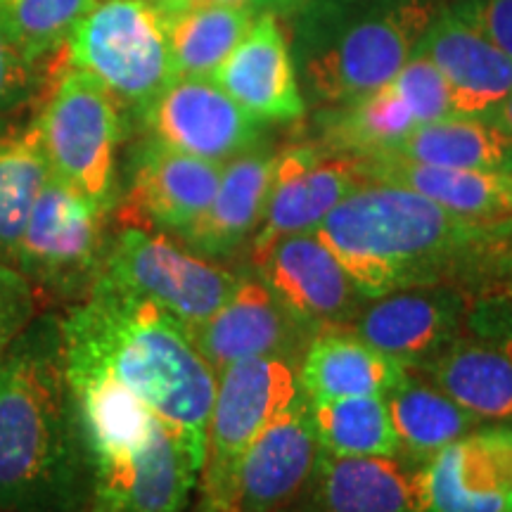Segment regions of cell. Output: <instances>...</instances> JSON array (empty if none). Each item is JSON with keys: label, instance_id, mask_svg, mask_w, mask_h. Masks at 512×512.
<instances>
[{"label": "cell", "instance_id": "1", "mask_svg": "<svg viewBox=\"0 0 512 512\" xmlns=\"http://www.w3.org/2000/svg\"><path fill=\"white\" fill-rule=\"evenodd\" d=\"M366 299L418 285L512 292V219L472 221L418 192L358 185L313 230Z\"/></svg>", "mask_w": 512, "mask_h": 512}, {"label": "cell", "instance_id": "2", "mask_svg": "<svg viewBox=\"0 0 512 512\" xmlns=\"http://www.w3.org/2000/svg\"><path fill=\"white\" fill-rule=\"evenodd\" d=\"M64 370H102L124 384L204 463L216 377L178 320L105 280L60 320Z\"/></svg>", "mask_w": 512, "mask_h": 512}, {"label": "cell", "instance_id": "3", "mask_svg": "<svg viewBox=\"0 0 512 512\" xmlns=\"http://www.w3.org/2000/svg\"><path fill=\"white\" fill-rule=\"evenodd\" d=\"M83 448L60 320L34 318L0 354V512L74 510Z\"/></svg>", "mask_w": 512, "mask_h": 512}, {"label": "cell", "instance_id": "4", "mask_svg": "<svg viewBox=\"0 0 512 512\" xmlns=\"http://www.w3.org/2000/svg\"><path fill=\"white\" fill-rule=\"evenodd\" d=\"M119 107L100 81L64 60L36 117L50 176L102 214L112 207L114 159L121 140Z\"/></svg>", "mask_w": 512, "mask_h": 512}, {"label": "cell", "instance_id": "5", "mask_svg": "<svg viewBox=\"0 0 512 512\" xmlns=\"http://www.w3.org/2000/svg\"><path fill=\"white\" fill-rule=\"evenodd\" d=\"M67 64L100 81L124 107L145 112L176 79L166 15L152 0H100L69 36Z\"/></svg>", "mask_w": 512, "mask_h": 512}, {"label": "cell", "instance_id": "6", "mask_svg": "<svg viewBox=\"0 0 512 512\" xmlns=\"http://www.w3.org/2000/svg\"><path fill=\"white\" fill-rule=\"evenodd\" d=\"M98 278L157 304L188 332L214 316L242 280L171 235L133 226H121L107 245Z\"/></svg>", "mask_w": 512, "mask_h": 512}, {"label": "cell", "instance_id": "7", "mask_svg": "<svg viewBox=\"0 0 512 512\" xmlns=\"http://www.w3.org/2000/svg\"><path fill=\"white\" fill-rule=\"evenodd\" d=\"M318 453L309 401L299 399L238 456L202 467L197 512H287L309 484Z\"/></svg>", "mask_w": 512, "mask_h": 512}, {"label": "cell", "instance_id": "8", "mask_svg": "<svg viewBox=\"0 0 512 512\" xmlns=\"http://www.w3.org/2000/svg\"><path fill=\"white\" fill-rule=\"evenodd\" d=\"M102 219V211L48 178L15 254V266L27 275L38 304H76L93 290L107 249Z\"/></svg>", "mask_w": 512, "mask_h": 512}, {"label": "cell", "instance_id": "9", "mask_svg": "<svg viewBox=\"0 0 512 512\" xmlns=\"http://www.w3.org/2000/svg\"><path fill=\"white\" fill-rule=\"evenodd\" d=\"M432 24V8L406 0L363 19L306 62L311 91L325 102L349 105L387 86L420 48Z\"/></svg>", "mask_w": 512, "mask_h": 512}, {"label": "cell", "instance_id": "10", "mask_svg": "<svg viewBox=\"0 0 512 512\" xmlns=\"http://www.w3.org/2000/svg\"><path fill=\"white\" fill-rule=\"evenodd\" d=\"M475 302L472 294L458 287H401L370 299L368 306L356 311L347 330L413 370L463 335Z\"/></svg>", "mask_w": 512, "mask_h": 512}, {"label": "cell", "instance_id": "11", "mask_svg": "<svg viewBox=\"0 0 512 512\" xmlns=\"http://www.w3.org/2000/svg\"><path fill=\"white\" fill-rule=\"evenodd\" d=\"M256 278L306 328H347L363 297L316 233L285 235L252 249Z\"/></svg>", "mask_w": 512, "mask_h": 512}, {"label": "cell", "instance_id": "12", "mask_svg": "<svg viewBox=\"0 0 512 512\" xmlns=\"http://www.w3.org/2000/svg\"><path fill=\"white\" fill-rule=\"evenodd\" d=\"M143 119L157 143L219 164L247 152L259 138V121L211 76H176Z\"/></svg>", "mask_w": 512, "mask_h": 512}, {"label": "cell", "instance_id": "13", "mask_svg": "<svg viewBox=\"0 0 512 512\" xmlns=\"http://www.w3.org/2000/svg\"><path fill=\"white\" fill-rule=\"evenodd\" d=\"M202 458L155 420L143 444L93 463L95 512H185Z\"/></svg>", "mask_w": 512, "mask_h": 512}, {"label": "cell", "instance_id": "14", "mask_svg": "<svg viewBox=\"0 0 512 512\" xmlns=\"http://www.w3.org/2000/svg\"><path fill=\"white\" fill-rule=\"evenodd\" d=\"M358 185L366 183L356 157L330 150L328 145L306 143L278 152L264 219L256 228L252 249L285 235L313 233Z\"/></svg>", "mask_w": 512, "mask_h": 512}, {"label": "cell", "instance_id": "15", "mask_svg": "<svg viewBox=\"0 0 512 512\" xmlns=\"http://www.w3.org/2000/svg\"><path fill=\"white\" fill-rule=\"evenodd\" d=\"M302 399L297 361L254 356L233 363L216 382L202 467L228 463L275 418Z\"/></svg>", "mask_w": 512, "mask_h": 512}, {"label": "cell", "instance_id": "16", "mask_svg": "<svg viewBox=\"0 0 512 512\" xmlns=\"http://www.w3.org/2000/svg\"><path fill=\"white\" fill-rule=\"evenodd\" d=\"M223 164L150 143L140 152L119 207V226L157 230L183 240L219 190Z\"/></svg>", "mask_w": 512, "mask_h": 512}, {"label": "cell", "instance_id": "17", "mask_svg": "<svg viewBox=\"0 0 512 512\" xmlns=\"http://www.w3.org/2000/svg\"><path fill=\"white\" fill-rule=\"evenodd\" d=\"M425 465L320 451L309 484L287 512H430Z\"/></svg>", "mask_w": 512, "mask_h": 512}, {"label": "cell", "instance_id": "18", "mask_svg": "<svg viewBox=\"0 0 512 512\" xmlns=\"http://www.w3.org/2000/svg\"><path fill=\"white\" fill-rule=\"evenodd\" d=\"M304 328L259 278H242L233 297L209 320L190 330V339L219 377L245 358H290V351H297L304 342Z\"/></svg>", "mask_w": 512, "mask_h": 512}, {"label": "cell", "instance_id": "19", "mask_svg": "<svg viewBox=\"0 0 512 512\" xmlns=\"http://www.w3.org/2000/svg\"><path fill=\"white\" fill-rule=\"evenodd\" d=\"M425 470L430 512H512V430L465 434Z\"/></svg>", "mask_w": 512, "mask_h": 512}, {"label": "cell", "instance_id": "20", "mask_svg": "<svg viewBox=\"0 0 512 512\" xmlns=\"http://www.w3.org/2000/svg\"><path fill=\"white\" fill-rule=\"evenodd\" d=\"M211 79L259 124L292 121L304 114L290 50L271 15L252 24L245 41L223 60Z\"/></svg>", "mask_w": 512, "mask_h": 512}, {"label": "cell", "instance_id": "21", "mask_svg": "<svg viewBox=\"0 0 512 512\" xmlns=\"http://www.w3.org/2000/svg\"><path fill=\"white\" fill-rule=\"evenodd\" d=\"M418 50L444 76L453 117H489L512 93L510 57L458 15L430 24Z\"/></svg>", "mask_w": 512, "mask_h": 512}, {"label": "cell", "instance_id": "22", "mask_svg": "<svg viewBox=\"0 0 512 512\" xmlns=\"http://www.w3.org/2000/svg\"><path fill=\"white\" fill-rule=\"evenodd\" d=\"M363 183L406 188L463 219L496 223L512 219V169H446L396 155L356 157Z\"/></svg>", "mask_w": 512, "mask_h": 512}, {"label": "cell", "instance_id": "23", "mask_svg": "<svg viewBox=\"0 0 512 512\" xmlns=\"http://www.w3.org/2000/svg\"><path fill=\"white\" fill-rule=\"evenodd\" d=\"M408 370L347 328L316 332L299 363V389L311 403L387 396Z\"/></svg>", "mask_w": 512, "mask_h": 512}, {"label": "cell", "instance_id": "24", "mask_svg": "<svg viewBox=\"0 0 512 512\" xmlns=\"http://www.w3.org/2000/svg\"><path fill=\"white\" fill-rule=\"evenodd\" d=\"M273 166V152L249 150L223 164L219 190L202 219L183 238L185 245L207 259L238 252L264 219Z\"/></svg>", "mask_w": 512, "mask_h": 512}, {"label": "cell", "instance_id": "25", "mask_svg": "<svg viewBox=\"0 0 512 512\" xmlns=\"http://www.w3.org/2000/svg\"><path fill=\"white\" fill-rule=\"evenodd\" d=\"M413 370L479 422H512V361L496 344L463 332Z\"/></svg>", "mask_w": 512, "mask_h": 512}, {"label": "cell", "instance_id": "26", "mask_svg": "<svg viewBox=\"0 0 512 512\" xmlns=\"http://www.w3.org/2000/svg\"><path fill=\"white\" fill-rule=\"evenodd\" d=\"M411 162L446 169H512V138L484 117H446L415 126L394 150Z\"/></svg>", "mask_w": 512, "mask_h": 512}, {"label": "cell", "instance_id": "27", "mask_svg": "<svg viewBox=\"0 0 512 512\" xmlns=\"http://www.w3.org/2000/svg\"><path fill=\"white\" fill-rule=\"evenodd\" d=\"M384 399L392 413L401 453L415 463H427L434 453L475 432L479 425L475 415L411 370Z\"/></svg>", "mask_w": 512, "mask_h": 512}, {"label": "cell", "instance_id": "28", "mask_svg": "<svg viewBox=\"0 0 512 512\" xmlns=\"http://www.w3.org/2000/svg\"><path fill=\"white\" fill-rule=\"evenodd\" d=\"M252 24V8L228 5H197L166 15V38L176 76L214 74L245 41Z\"/></svg>", "mask_w": 512, "mask_h": 512}, {"label": "cell", "instance_id": "29", "mask_svg": "<svg viewBox=\"0 0 512 512\" xmlns=\"http://www.w3.org/2000/svg\"><path fill=\"white\" fill-rule=\"evenodd\" d=\"M48 178L36 121L0 131V261L5 264L15 266L19 240Z\"/></svg>", "mask_w": 512, "mask_h": 512}, {"label": "cell", "instance_id": "30", "mask_svg": "<svg viewBox=\"0 0 512 512\" xmlns=\"http://www.w3.org/2000/svg\"><path fill=\"white\" fill-rule=\"evenodd\" d=\"M311 422L320 451L332 456H399L392 413L384 396H349L311 403Z\"/></svg>", "mask_w": 512, "mask_h": 512}, {"label": "cell", "instance_id": "31", "mask_svg": "<svg viewBox=\"0 0 512 512\" xmlns=\"http://www.w3.org/2000/svg\"><path fill=\"white\" fill-rule=\"evenodd\" d=\"M415 126L420 124L413 112L387 83L349 102L342 112L332 114L325 126L323 145L351 157L384 155L394 150Z\"/></svg>", "mask_w": 512, "mask_h": 512}, {"label": "cell", "instance_id": "32", "mask_svg": "<svg viewBox=\"0 0 512 512\" xmlns=\"http://www.w3.org/2000/svg\"><path fill=\"white\" fill-rule=\"evenodd\" d=\"M98 0H0V34L34 67L60 53Z\"/></svg>", "mask_w": 512, "mask_h": 512}, {"label": "cell", "instance_id": "33", "mask_svg": "<svg viewBox=\"0 0 512 512\" xmlns=\"http://www.w3.org/2000/svg\"><path fill=\"white\" fill-rule=\"evenodd\" d=\"M389 86L406 102L418 124L453 117L444 76L422 50H415L411 60L403 64L399 74L389 81Z\"/></svg>", "mask_w": 512, "mask_h": 512}, {"label": "cell", "instance_id": "34", "mask_svg": "<svg viewBox=\"0 0 512 512\" xmlns=\"http://www.w3.org/2000/svg\"><path fill=\"white\" fill-rule=\"evenodd\" d=\"M36 311L38 297L27 275L0 261V354L29 328Z\"/></svg>", "mask_w": 512, "mask_h": 512}, {"label": "cell", "instance_id": "35", "mask_svg": "<svg viewBox=\"0 0 512 512\" xmlns=\"http://www.w3.org/2000/svg\"><path fill=\"white\" fill-rule=\"evenodd\" d=\"M512 292L498 294V297L477 299L467 318L470 335L482 337L486 342L496 344L512 361Z\"/></svg>", "mask_w": 512, "mask_h": 512}, {"label": "cell", "instance_id": "36", "mask_svg": "<svg viewBox=\"0 0 512 512\" xmlns=\"http://www.w3.org/2000/svg\"><path fill=\"white\" fill-rule=\"evenodd\" d=\"M456 15L512 60V0H475Z\"/></svg>", "mask_w": 512, "mask_h": 512}, {"label": "cell", "instance_id": "37", "mask_svg": "<svg viewBox=\"0 0 512 512\" xmlns=\"http://www.w3.org/2000/svg\"><path fill=\"white\" fill-rule=\"evenodd\" d=\"M31 83V64L0 34V112L22 100Z\"/></svg>", "mask_w": 512, "mask_h": 512}, {"label": "cell", "instance_id": "38", "mask_svg": "<svg viewBox=\"0 0 512 512\" xmlns=\"http://www.w3.org/2000/svg\"><path fill=\"white\" fill-rule=\"evenodd\" d=\"M486 119H491L496 126H501L503 131L512 138V93Z\"/></svg>", "mask_w": 512, "mask_h": 512}, {"label": "cell", "instance_id": "39", "mask_svg": "<svg viewBox=\"0 0 512 512\" xmlns=\"http://www.w3.org/2000/svg\"><path fill=\"white\" fill-rule=\"evenodd\" d=\"M164 15H174V12H183L190 8H197V5H204V0H152Z\"/></svg>", "mask_w": 512, "mask_h": 512}, {"label": "cell", "instance_id": "40", "mask_svg": "<svg viewBox=\"0 0 512 512\" xmlns=\"http://www.w3.org/2000/svg\"><path fill=\"white\" fill-rule=\"evenodd\" d=\"M302 0H252V8H292Z\"/></svg>", "mask_w": 512, "mask_h": 512}, {"label": "cell", "instance_id": "41", "mask_svg": "<svg viewBox=\"0 0 512 512\" xmlns=\"http://www.w3.org/2000/svg\"><path fill=\"white\" fill-rule=\"evenodd\" d=\"M204 5H228V8H252V0H204Z\"/></svg>", "mask_w": 512, "mask_h": 512}]
</instances>
